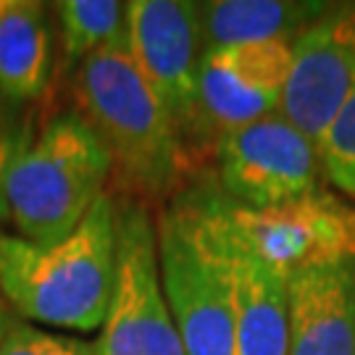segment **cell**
<instances>
[{
    "mask_svg": "<svg viewBox=\"0 0 355 355\" xmlns=\"http://www.w3.org/2000/svg\"><path fill=\"white\" fill-rule=\"evenodd\" d=\"M321 171L340 192L355 198V92L318 142Z\"/></svg>",
    "mask_w": 355,
    "mask_h": 355,
    "instance_id": "cell-16",
    "label": "cell"
},
{
    "mask_svg": "<svg viewBox=\"0 0 355 355\" xmlns=\"http://www.w3.org/2000/svg\"><path fill=\"white\" fill-rule=\"evenodd\" d=\"M8 3H11V0H0V16L6 13V8H8Z\"/></svg>",
    "mask_w": 355,
    "mask_h": 355,
    "instance_id": "cell-20",
    "label": "cell"
},
{
    "mask_svg": "<svg viewBox=\"0 0 355 355\" xmlns=\"http://www.w3.org/2000/svg\"><path fill=\"white\" fill-rule=\"evenodd\" d=\"M74 101L108 153L111 184L127 195L124 200H171L192 161L124 29L76 66Z\"/></svg>",
    "mask_w": 355,
    "mask_h": 355,
    "instance_id": "cell-1",
    "label": "cell"
},
{
    "mask_svg": "<svg viewBox=\"0 0 355 355\" xmlns=\"http://www.w3.org/2000/svg\"><path fill=\"white\" fill-rule=\"evenodd\" d=\"M24 135L21 129L13 124L11 119L0 116V224L3 221H11V214H8V200H6V182H8V174H11L13 158L19 148L24 145Z\"/></svg>",
    "mask_w": 355,
    "mask_h": 355,
    "instance_id": "cell-18",
    "label": "cell"
},
{
    "mask_svg": "<svg viewBox=\"0 0 355 355\" xmlns=\"http://www.w3.org/2000/svg\"><path fill=\"white\" fill-rule=\"evenodd\" d=\"M295 40L242 42L203 53L200 116L214 145L237 127L279 111Z\"/></svg>",
    "mask_w": 355,
    "mask_h": 355,
    "instance_id": "cell-10",
    "label": "cell"
},
{
    "mask_svg": "<svg viewBox=\"0 0 355 355\" xmlns=\"http://www.w3.org/2000/svg\"><path fill=\"white\" fill-rule=\"evenodd\" d=\"M216 168L221 192L242 208H274L321 190L318 148L282 111L227 132Z\"/></svg>",
    "mask_w": 355,
    "mask_h": 355,
    "instance_id": "cell-8",
    "label": "cell"
},
{
    "mask_svg": "<svg viewBox=\"0 0 355 355\" xmlns=\"http://www.w3.org/2000/svg\"><path fill=\"white\" fill-rule=\"evenodd\" d=\"M290 355H355V258L287 279Z\"/></svg>",
    "mask_w": 355,
    "mask_h": 355,
    "instance_id": "cell-12",
    "label": "cell"
},
{
    "mask_svg": "<svg viewBox=\"0 0 355 355\" xmlns=\"http://www.w3.org/2000/svg\"><path fill=\"white\" fill-rule=\"evenodd\" d=\"M0 355H95L92 343L13 321L0 343Z\"/></svg>",
    "mask_w": 355,
    "mask_h": 355,
    "instance_id": "cell-17",
    "label": "cell"
},
{
    "mask_svg": "<svg viewBox=\"0 0 355 355\" xmlns=\"http://www.w3.org/2000/svg\"><path fill=\"white\" fill-rule=\"evenodd\" d=\"M111 171L103 142L76 111L51 119L37 137L19 148L6 182L19 237L37 245L69 237L111 190Z\"/></svg>",
    "mask_w": 355,
    "mask_h": 355,
    "instance_id": "cell-3",
    "label": "cell"
},
{
    "mask_svg": "<svg viewBox=\"0 0 355 355\" xmlns=\"http://www.w3.org/2000/svg\"><path fill=\"white\" fill-rule=\"evenodd\" d=\"M227 268L234 313V355H290L287 279L255 261L234 240L224 218V195L211 187H192Z\"/></svg>",
    "mask_w": 355,
    "mask_h": 355,
    "instance_id": "cell-11",
    "label": "cell"
},
{
    "mask_svg": "<svg viewBox=\"0 0 355 355\" xmlns=\"http://www.w3.org/2000/svg\"><path fill=\"white\" fill-rule=\"evenodd\" d=\"M16 321L13 318V311L8 308V303L3 300V295H0V343H3V337H6V331L11 329V324Z\"/></svg>",
    "mask_w": 355,
    "mask_h": 355,
    "instance_id": "cell-19",
    "label": "cell"
},
{
    "mask_svg": "<svg viewBox=\"0 0 355 355\" xmlns=\"http://www.w3.org/2000/svg\"><path fill=\"white\" fill-rule=\"evenodd\" d=\"M224 218L234 240L284 279L355 258V205L331 192L316 190L261 211L242 208L224 195Z\"/></svg>",
    "mask_w": 355,
    "mask_h": 355,
    "instance_id": "cell-7",
    "label": "cell"
},
{
    "mask_svg": "<svg viewBox=\"0 0 355 355\" xmlns=\"http://www.w3.org/2000/svg\"><path fill=\"white\" fill-rule=\"evenodd\" d=\"M53 8L66 66H79L124 29V3L116 0H61Z\"/></svg>",
    "mask_w": 355,
    "mask_h": 355,
    "instance_id": "cell-15",
    "label": "cell"
},
{
    "mask_svg": "<svg viewBox=\"0 0 355 355\" xmlns=\"http://www.w3.org/2000/svg\"><path fill=\"white\" fill-rule=\"evenodd\" d=\"M95 355H184L158 268L155 221L148 205L119 203L116 279Z\"/></svg>",
    "mask_w": 355,
    "mask_h": 355,
    "instance_id": "cell-6",
    "label": "cell"
},
{
    "mask_svg": "<svg viewBox=\"0 0 355 355\" xmlns=\"http://www.w3.org/2000/svg\"><path fill=\"white\" fill-rule=\"evenodd\" d=\"M119 203L111 190L82 224L51 245L0 232V295L11 311L45 327H103L116 279Z\"/></svg>",
    "mask_w": 355,
    "mask_h": 355,
    "instance_id": "cell-2",
    "label": "cell"
},
{
    "mask_svg": "<svg viewBox=\"0 0 355 355\" xmlns=\"http://www.w3.org/2000/svg\"><path fill=\"white\" fill-rule=\"evenodd\" d=\"M53 69V26L40 0H11L0 16V98H40Z\"/></svg>",
    "mask_w": 355,
    "mask_h": 355,
    "instance_id": "cell-13",
    "label": "cell"
},
{
    "mask_svg": "<svg viewBox=\"0 0 355 355\" xmlns=\"http://www.w3.org/2000/svg\"><path fill=\"white\" fill-rule=\"evenodd\" d=\"M158 268L184 355H234L227 268L195 192L174 195L155 218Z\"/></svg>",
    "mask_w": 355,
    "mask_h": 355,
    "instance_id": "cell-4",
    "label": "cell"
},
{
    "mask_svg": "<svg viewBox=\"0 0 355 355\" xmlns=\"http://www.w3.org/2000/svg\"><path fill=\"white\" fill-rule=\"evenodd\" d=\"M355 92V3L327 6L292 42L279 111L318 148Z\"/></svg>",
    "mask_w": 355,
    "mask_h": 355,
    "instance_id": "cell-9",
    "label": "cell"
},
{
    "mask_svg": "<svg viewBox=\"0 0 355 355\" xmlns=\"http://www.w3.org/2000/svg\"><path fill=\"white\" fill-rule=\"evenodd\" d=\"M198 6L203 53L242 42L295 40L327 11V3L292 0H211Z\"/></svg>",
    "mask_w": 355,
    "mask_h": 355,
    "instance_id": "cell-14",
    "label": "cell"
},
{
    "mask_svg": "<svg viewBox=\"0 0 355 355\" xmlns=\"http://www.w3.org/2000/svg\"><path fill=\"white\" fill-rule=\"evenodd\" d=\"M124 32L145 79L174 119L184 150L195 164L200 150H214L200 116V6L187 0L124 3Z\"/></svg>",
    "mask_w": 355,
    "mask_h": 355,
    "instance_id": "cell-5",
    "label": "cell"
}]
</instances>
